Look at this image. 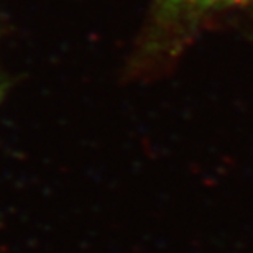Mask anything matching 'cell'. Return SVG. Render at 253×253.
<instances>
[{
    "label": "cell",
    "mask_w": 253,
    "mask_h": 253,
    "mask_svg": "<svg viewBox=\"0 0 253 253\" xmlns=\"http://www.w3.org/2000/svg\"><path fill=\"white\" fill-rule=\"evenodd\" d=\"M174 3L183 5V7H186L194 13H202V12H214V10L219 8L253 3V0H174Z\"/></svg>",
    "instance_id": "6da1fadb"
}]
</instances>
